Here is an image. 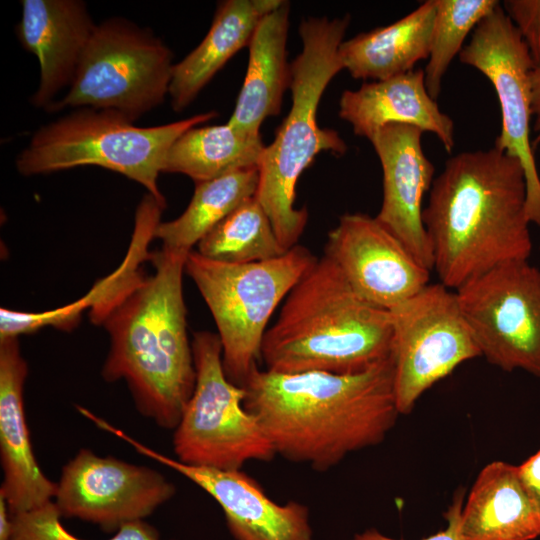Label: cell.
I'll return each mask as SVG.
<instances>
[{
	"label": "cell",
	"mask_w": 540,
	"mask_h": 540,
	"mask_svg": "<svg viewBox=\"0 0 540 540\" xmlns=\"http://www.w3.org/2000/svg\"><path fill=\"white\" fill-rule=\"evenodd\" d=\"M244 407L276 455L325 472L350 453L380 444L400 415L391 355L354 374L253 370Z\"/></svg>",
	"instance_id": "cell-1"
},
{
	"label": "cell",
	"mask_w": 540,
	"mask_h": 540,
	"mask_svg": "<svg viewBox=\"0 0 540 540\" xmlns=\"http://www.w3.org/2000/svg\"><path fill=\"white\" fill-rule=\"evenodd\" d=\"M422 217L433 270L452 290L532 251L523 167L495 147L450 157Z\"/></svg>",
	"instance_id": "cell-2"
},
{
	"label": "cell",
	"mask_w": 540,
	"mask_h": 540,
	"mask_svg": "<svg viewBox=\"0 0 540 540\" xmlns=\"http://www.w3.org/2000/svg\"><path fill=\"white\" fill-rule=\"evenodd\" d=\"M187 255L163 248L151 253L155 273L102 324L110 338L102 377L109 383L123 379L138 412L169 430L177 426L196 381L183 297Z\"/></svg>",
	"instance_id": "cell-3"
},
{
	"label": "cell",
	"mask_w": 540,
	"mask_h": 540,
	"mask_svg": "<svg viewBox=\"0 0 540 540\" xmlns=\"http://www.w3.org/2000/svg\"><path fill=\"white\" fill-rule=\"evenodd\" d=\"M391 340L389 311L362 299L324 254L285 298L261 359L280 374H354L389 358Z\"/></svg>",
	"instance_id": "cell-4"
},
{
	"label": "cell",
	"mask_w": 540,
	"mask_h": 540,
	"mask_svg": "<svg viewBox=\"0 0 540 540\" xmlns=\"http://www.w3.org/2000/svg\"><path fill=\"white\" fill-rule=\"evenodd\" d=\"M349 23V15L301 21L302 50L290 63L292 105L274 140L265 146L258 165L255 198L286 250L298 245L308 220L307 209L294 206L302 172L321 152L341 156L347 151L337 131L318 125L317 111L326 87L344 69L339 47Z\"/></svg>",
	"instance_id": "cell-5"
},
{
	"label": "cell",
	"mask_w": 540,
	"mask_h": 540,
	"mask_svg": "<svg viewBox=\"0 0 540 540\" xmlns=\"http://www.w3.org/2000/svg\"><path fill=\"white\" fill-rule=\"evenodd\" d=\"M216 116L208 111L164 125L138 127L113 110L77 108L41 126L18 154L16 168L32 176L99 166L136 181L166 204L158 178L171 145L188 129Z\"/></svg>",
	"instance_id": "cell-6"
},
{
	"label": "cell",
	"mask_w": 540,
	"mask_h": 540,
	"mask_svg": "<svg viewBox=\"0 0 540 540\" xmlns=\"http://www.w3.org/2000/svg\"><path fill=\"white\" fill-rule=\"evenodd\" d=\"M317 258L296 245L283 255L246 264L224 263L190 251L185 273L216 323L227 378L241 386L258 368L267 324L277 306Z\"/></svg>",
	"instance_id": "cell-7"
},
{
	"label": "cell",
	"mask_w": 540,
	"mask_h": 540,
	"mask_svg": "<svg viewBox=\"0 0 540 540\" xmlns=\"http://www.w3.org/2000/svg\"><path fill=\"white\" fill-rule=\"evenodd\" d=\"M173 52L148 27L123 17L97 24L68 92L46 111L91 107L113 110L131 122L161 105Z\"/></svg>",
	"instance_id": "cell-8"
},
{
	"label": "cell",
	"mask_w": 540,
	"mask_h": 540,
	"mask_svg": "<svg viewBox=\"0 0 540 540\" xmlns=\"http://www.w3.org/2000/svg\"><path fill=\"white\" fill-rule=\"evenodd\" d=\"M191 344L196 381L173 430L176 459L221 470L271 461L276 452L258 419L244 407V388L225 374L218 334L195 332Z\"/></svg>",
	"instance_id": "cell-9"
},
{
	"label": "cell",
	"mask_w": 540,
	"mask_h": 540,
	"mask_svg": "<svg viewBox=\"0 0 540 540\" xmlns=\"http://www.w3.org/2000/svg\"><path fill=\"white\" fill-rule=\"evenodd\" d=\"M389 313L395 402L406 415L424 392L481 353L456 291L440 282L429 283Z\"/></svg>",
	"instance_id": "cell-10"
},
{
	"label": "cell",
	"mask_w": 540,
	"mask_h": 540,
	"mask_svg": "<svg viewBox=\"0 0 540 540\" xmlns=\"http://www.w3.org/2000/svg\"><path fill=\"white\" fill-rule=\"evenodd\" d=\"M455 291L481 356L540 377V269L506 261Z\"/></svg>",
	"instance_id": "cell-11"
},
{
	"label": "cell",
	"mask_w": 540,
	"mask_h": 540,
	"mask_svg": "<svg viewBox=\"0 0 540 540\" xmlns=\"http://www.w3.org/2000/svg\"><path fill=\"white\" fill-rule=\"evenodd\" d=\"M459 60L485 75L495 89L501 131L494 147L520 161L526 182L527 217L540 227V177L530 139L534 63L500 3L476 26Z\"/></svg>",
	"instance_id": "cell-12"
},
{
	"label": "cell",
	"mask_w": 540,
	"mask_h": 540,
	"mask_svg": "<svg viewBox=\"0 0 540 540\" xmlns=\"http://www.w3.org/2000/svg\"><path fill=\"white\" fill-rule=\"evenodd\" d=\"M175 493V485L153 468L82 448L63 466L53 501L62 517L115 533L144 520Z\"/></svg>",
	"instance_id": "cell-13"
},
{
	"label": "cell",
	"mask_w": 540,
	"mask_h": 540,
	"mask_svg": "<svg viewBox=\"0 0 540 540\" xmlns=\"http://www.w3.org/2000/svg\"><path fill=\"white\" fill-rule=\"evenodd\" d=\"M324 254L362 299L388 311L429 284L431 271L376 217L364 213L340 217Z\"/></svg>",
	"instance_id": "cell-14"
},
{
	"label": "cell",
	"mask_w": 540,
	"mask_h": 540,
	"mask_svg": "<svg viewBox=\"0 0 540 540\" xmlns=\"http://www.w3.org/2000/svg\"><path fill=\"white\" fill-rule=\"evenodd\" d=\"M96 424L209 494L221 507L228 530L236 540H313L306 505L297 501L276 503L254 478L241 470L187 465L147 447L101 418Z\"/></svg>",
	"instance_id": "cell-15"
},
{
	"label": "cell",
	"mask_w": 540,
	"mask_h": 540,
	"mask_svg": "<svg viewBox=\"0 0 540 540\" xmlns=\"http://www.w3.org/2000/svg\"><path fill=\"white\" fill-rule=\"evenodd\" d=\"M423 131L389 124L369 139L382 168L383 199L376 219L429 271L432 247L423 223V197L430 191L435 168L421 145Z\"/></svg>",
	"instance_id": "cell-16"
},
{
	"label": "cell",
	"mask_w": 540,
	"mask_h": 540,
	"mask_svg": "<svg viewBox=\"0 0 540 540\" xmlns=\"http://www.w3.org/2000/svg\"><path fill=\"white\" fill-rule=\"evenodd\" d=\"M21 6L16 35L40 66L39 86L30 102L47 110L72 85L97 24L82 0H21Z\"/></svg>",
	"instance_id": "cell-17"
},
{
	"label": "cell",
	"mask_w": 540,
	"mask_h": 540,
	"mask_svg": "<svg viewBox=\"0 0 540 540\" xmlns=\"http://www.w3.org/2000/svg\"><path fill=\"white\" fill-rule=\"evenodd\" d=\"M28 364L18 338L0 340V496L11 514L54 500L57 483L41 470L33 452L24 410Z\"/></svg>",
	"instance_id": "cell-18"
},
{
	"label": "cell",
	"mask_w": 540,
	"mask_h": 540,
	"mask_svg": "<svg viewBox=\"0 0 540 540\" xmlns=\"http://www.w3.org/2000/svg\"><path fill=\"white\" fill-rule=\"evenodd\" d=\"M165 207V203L149 193L142 198L136 210L134 230L124 260L82 298L43 312L1 308L0 339L18 338L47 326L69 331L78 324L85 310H89L90 320L95 325H102L113 308L145 279L141 264L151 258L148 247L155 238V230Z\"/></svg>",
	"instance_id": "cell-19"
},
{
	"label": "cell",
	"mask_w": 540,
	"mask_h": 540,
	"mask_svg": "<svg viewBox=\"0 0 540 540\" xmlns=\"http://www.w3.org/2000/svg\"><path fill=\"white\" fill-rule=\"evenodd\" d=\"M339 117L352 126L355 135L368 139L384 126L405 124L435 134L449 153L455 144L454 122L430 96L422 69L345 90Z\"/></svg>",
	"instance_id": "cell-20"
},
{
	"label": "cell",
	"mask_w": 540,
	"mask_h": 540,
	"mask_svg": "<svg viewBox=\"0 0 540 540\" xmlns=\"http://www.w3.org/2000/svg\"><path fill=\"white\" fill-rule=\"evenodd\" d=\"M283 0H225L217 4L211 26L199 43L175 63L169 87L171 107L182 112L242 48L260 20Z\"/></svg>",
	"instance_id": "cell-21"
},
{
	"label": "cell",
	"mask_w": 540,
	"mask_h": 540,
	"mask_svg": "<svg viewBox=\"0 0 540 540\" xmlns=\"http://www.w3.org/2000/svg\"><path fill=\"white\" fill-rule=\"evenodd\" d=\"M290 4L283 1L259 22L248 45L249 59L231 126L261 135L264 120L280 114L283 94L290 87L291 71L287 61Z\"/></svg>",
	"instance_id": "cell-22"
},
{
	"label": "cell",
	"mask_w": 540,
	"mask_h": 540,
	"mask_svg": "<svg viewBox=\"0 0 540 540\" xmlns=\"http://www.w3.org/2000/svg\"><path fill=\"white\" fill-rule=\"evenodd\" d=\"M464 540H533L540 513L519 476L518 466L493 461L479 472L463 504Z\"/></svg>",
	"instance_id": "cell-23"
},
{
	"label": "cell",
	"mask_w": 540,
	"mask_h": 540,
	"mask_svg": "<svg viewBox=\"0 0 540 540\" xmlns=\"http://www.w3.org/2000/svg\"><path fill=\"white\" fill-rule=\"evenodd\" d=\"M434 15V0H428L390 25L343 41L339 47L343 68L355 79L374 81L413 70L429 57Z\"/></svg>",
	"instance_id": "cell-24"
},
{
	"label": "cell",
	"mask_w": 540,
	"mask_h": 540,
	"mask_svg": "<svg viewBox=\"0 0 540 540\" xmlns=\"http://www.w3.org/2000/svg\"><path fill=\"white\" fill-rule=\"evenodd\" d=\"M265 145L261 135L244 133L229 123L192 127L171 145L163 167L195 183L236 171L258 168Z\"/></svg>",
	"instance_id": "cell-25"
},
{
	"label": "cell",
	"mask_w": 540,
	"mask_h": 540,
	"mask_svg": "<svg viewBox=\"0 0 540 540\" xmlns=\"http://www.w3.org/2000/svg\"><path fill=\"white\" fill-rule=\"evenodd\" d=\"M258 182V168L196 182L185 211L174 220L160 222L155 238L161 240L165 250L188 254L230 213L255 197Z\"/></svg>",
	"instance_id": "cell-26"
},
{
	"label": "cell",
	"mask_w": 540,
	"mask_h": 540,
	"mask_svg": "<svg viewBox=\"0 0 540 540\" xmlns=\"http://www.w3.org/2000/svg\"><path fill=\"white\" fill-rule=\"evenodd\" d=\"M197 245L202 256L232 264L265 261L287 251L255 197L230 213Z\"/></svg>",
	"instance_id": "cell-27"
},
{
	"label": "cell",
	"mask_w": 540,
	"mask_h": 540,
	"mask_svg": "<svg viewBox=\"0 0 540 540\" xmlns=\"http://www.w3.org/2000/svg\"><path fill=\"white\" fill-rule=\"evenodd\" d=\"M435 15L424 75L430 96L437 99L442 79L463 49L468 34L499 4L497 0H434Z\"/></svg>",
	"instance_id": "cell-28"
},
{
	"label": "cell",
	"mask_w": 540,
	"mask_h": 540,
	"mask_svg": "<svg viewBox=\"0 0 540 540\" xmlns=\"http://www.w3.org/2000/svg\"><path fill=\"white\" fill-rule=\"evenodd\" d=\"M61 517L54 501L11 514V540H63L67 530Z\"/></svg>",
	"instance_id": "cell-29"
},
{
	"label": "cell",
	"mask_w": 540,
	"mask_h": 540,
	"mask_svg": "<svg viewBox=\"0 0 540 540\" xmlns=\"http://www.w3.org/2000/svg\"><path fill=\"white\" fill-rule=\"evenodd\" d=\"M501 5L524 41L534 67L540 65V0H505Z\"/></svg>",
	"instance_id": "cell-30"
},
{
	"label": "cell",
	"mask_w": 540,
	"mask_h": 540,
	"mask_svg": "<svg viewBox=\"0 0 540 540\" xmlns=\"http://www.w3.org/2000/svg\"><path fill=\"white\" fill-rule=\"evenodd\" d=\"M464 504V490L460 489L453 497L452 503L445 513L447 526L444 530L428 536L422 540H464L461 533V513ZM352 540H401L381 534L378 530L370 528L356 534Z\"/></svg>",
	"instance_id": "cell-31"
},
{
	"label": "cell",
	"mask_w": 540,
	"mask_h": 540,
	"mask_svg": "<svg viewBox=\"0 0 540 540\" xmlns=\"http://www.w3.org/2000/svg\"><path fill=\"white\" fill-rule=\"evenodd\" d=\"M519 476L540 513V449L518 466Z\"/></svg>",
	"instance_id": "cell-32"
},
{
	"label": "cell",
	"mask_w": 540,
	"mask_h": 540,
	"mask_svg": "<svg viewBox=\"0 0 540 540\" xmlns=\"http://www.w3.org/2000/svg\"><path fill=\"white\" fill-rule=\"evenodd\" d=\"M68 540H85L71 534ZM107 540H161L160 535L152 525L144 520H135L123 524L115 534Z\"/></svg>",
	"instance_id": "cell-33"
},
{
	"label": "cell",
	"mask_w": 540,
	"mask_h": 540,
	"mask_svg": "<svg viewBox=\"0 0 540 540\" xmlns=\"http://www.w3.org/2000/svg\"><path fill=\"white\" fill-rule=\"evenodd\" d=\"M532 113L534 116L533 130L536 133L532 141L533 148L540 144V65L535 66L531 72Z\"/></svg>",
	"instance_id": "cell-34"
},
{
	"label": "cell",
	"mask_w": 540,
	"mask_h": 540,
	"mask_svg": "<svg viewBox=\"0 0 540 540\" xmlns=\"http://www.w3.org/2000/svg\"><path fill=\"white\" fill-rule=\"evenodd\" d=\"M0 540H11V514L2 496H0Z\"/></svg>",
	"instance_id": "cell-35"
}]
</instances>
